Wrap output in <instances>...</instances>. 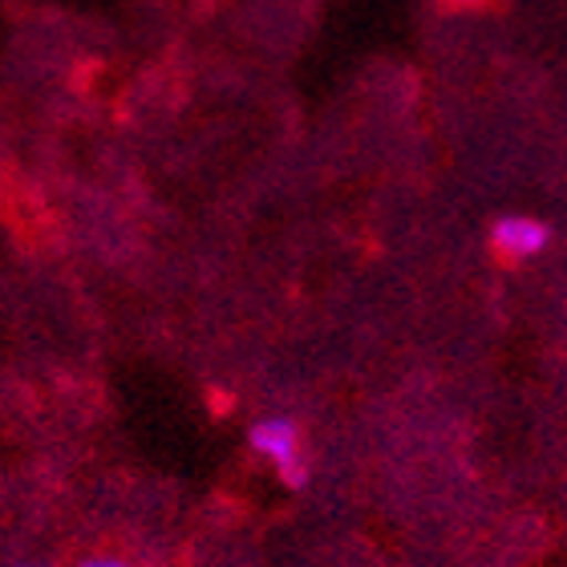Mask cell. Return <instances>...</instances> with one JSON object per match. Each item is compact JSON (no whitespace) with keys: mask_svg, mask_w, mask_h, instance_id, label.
Listing matches in <instances>:
<instances>
[{"mask_svg":"<svg viewBox=\"0 0 567 567\" xmlns=\"http://www.w3.org/2000/svg\"><path fill=\"white\" fill-rule=\"evenodd\" d=\"M251 450L272 462L288 486L305 483V446H300V430L288 417H264L251 425Z\"/></svg>","mask_w":567,"mask_h":567,"instance_id":"obj_1","label":"cell"},{"mask_svg":"<svg viewBox=\"0 0 567 567\" xmlns=\"http://www.w3.org/2000/svg\"><path fill=\"white\" fill-rule=\"evenodd\" d=\"M547 239H551L547 224H539L532 215H507V219H498L491 227V248L503 260H532V256H539L547 248Z\"/></svg>","mask_w":567,"mask_h":567,"instance_id":"obj_2","label":"cell"},{"mask_svg":"<svg viewBox=\"0 0 567 567\" xmlns=\"http://www.w3.org/2000/svg\"><path fill=\"white\" fill-rule=\"evenodd\" d=\"M437 4H446V9H486L495 0H437Z\"/></svg>","mask_w":567,"mask_h":567,"instance_id":"obj_3","label":"cell"},{"mask_svg":"<svg viewBox=\"0 0 567 567\" xmlns=\"http://www.w3.org/2000/svg\"><path fill=\"white\" fill-rule=\"evenodd\" d=\"M82 567H131V564H122V559H110V556H102V559H85Z\"/></svg>","mask_w":567,"mask_h":567,"instance_id":"obj_4","label":"cell"},{"mask_svg":"<svg viewBox=\"0 0 567 567\" xmlns=\"http://www.w3.org/2000/svg\"><path fill=\"white\" fill-rule=\"evenodd\" d=\"M17 567H41V564H17Z\"/></svg>","mask_w":567,"mask_h":567,"instance_id":"obj_5","label":"cell"}]
</instances>
